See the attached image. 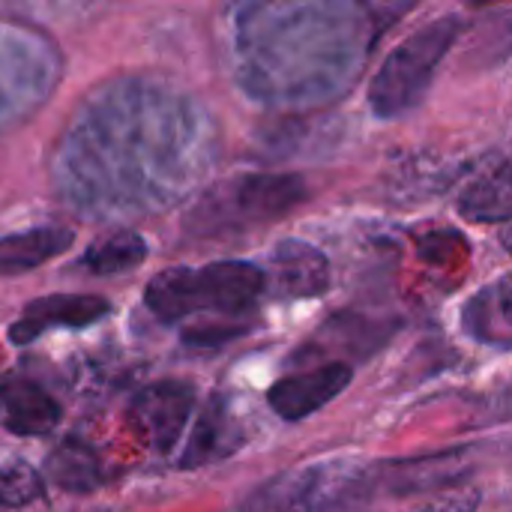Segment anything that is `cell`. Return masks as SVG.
<instances>
[{
	"label": "cell",
	"mask_w": 512,
	"mask_h": 512,
	"mask_svg": "<svg viewBox=\"0 0 512 512\" xmlns=\"http://www.w3.org/2000/svg\"><path fill=\"white\" fill-rule=\"evenodd\" d=\"M264 270L249 261H213L204 267H171L144 288L147 309L165 321H183L198 312L240 315L264 294Z\"/></svg>",
	"instance_id": "obj_1"
},
{
	"label": "cell",
	"mask_w": 512,
	"mask_h": 512,
	"mask_svg": "<svg viewBox=\"0 0 512 512\" xmlns=\"http://www.w3.org/2000/svg\"><path fill=\"white\" fill-rule=\"evenodd\" d=\"M375 489V468L354 456H336L288 468L255 489L237 512H351Z\"/></svg>",
	"instance_id": "obj_2"
},
{
	"label": "cell",
	"mask_w": 512,
	"mask_h": 512,
	"mask_svg": "<svg viewBox=\"0 0 512 512\" xmlns=\"http://www.w3.org/2000/svg\"><path fill=\"white\" fill-rule=\"evenodd\" d=\"M309 195L297 174H243L207 189L186 213L189 237H219L282 219Z\"/></svg>",
	"instance_id": "obj_3"
},
{
	"label": "cell",
	"mask_w": 512,
	"mask_h": 512,
	"mask_svg": "<svg viewBox=\"0 0 512 512\" xmlns=\"http://www.w3.org/2000/svg\"><path fill=\"white\" fill-rule=\"evenodd\" d=\"M462 30L465 21L459 15H447L429 21L405 42H399V48H393V54L381 63L378 75L372 78L369 87L372 114L381 120H399L408 111H414L435 78V69L450 54Z\"/></svg>",
	"instance_id": "obj_4"
},
{
	"label": "cell",
	"mask_w": 512,
	"mask_h": 512,
	"mask_svg": "<svg viewBox=\"0 0 512 512\" xmlns=\"http://www.w3.org/2000/svg\"><path fill=\"white\" fill-rule=\"evenodd\" d=\"M195 411V387L186 381H156L141 387L129 408V426L153 453H171Z\"/></svg>",
	"instance_id": "obj_5"
},
{
	"label": "cell",
	"mask_w": 512,
	"mask_h": 512,
	"mask_svg": "<svg viewBox=\"0 0 512 512\" xmlns=\"http://www.w3.org/2000/svg\"><path fill=\"white\" fill-rule=\"evenodd\" d=\"M246 444V426L231 402V396L225 393H213L201 411L198 420L186 438V447L177 459V465L183 471H195V468H210L228 456H234L240 447Z\"/></svg>",
	"instance_id": "obj_6"
},
{
	"label": "cell",
	"mask_w": 512,
	"mask_h": 512,
	"mask_svg": "<svg viewBox=\"0 0 512 512\" xmlns=\"http://www.w3.org/2000/svg\"><path fill=\"white\" fill-rule=\"evenodd\" d=\"M348 363H327L300 375H288L267 390V405L285 423H300L309 414L330 405L348 384H351Z\"/></svg>",
	"instance_id": "obj_7"
},
{
	"label": "cell",
	"mask_w": 512,
	"mask_h": 512,
	"mask_svg": "<svg viewBox=\"0 0 512 512\" xmlns=\"http://www.w3.org/2000/svg\"><path fill=\"white\" fill-rule=\"evenodd\" d=\"M111 312L105 297L96 294H48L30 300L21 318L9 327V339L15 345H27L48 330H81L102 321Z\"/></svg>",
	"instance_id": "obj_8"
},
{
	"label": "cell",
	"mask_w": 512,
	"mask_h": 512,
	"mask_svg": "<svg viewBox=\"0 0 512 512\" xmlns=\"http://www.w3.org/2000/svg\"><path fill=\"white\" fill-rule=\"evenodd\" d=\"M264 288L285 300H312L330 288V264L321 249L306 240H282L264 270Z\"/></svg>",
	"instance_id": "obj_9"
},
{
	"label": "cell",
	"mask_w": 512,
	"mask_h": 512,
	"mask_svg": "<svg viewBox=\"0 0 512 512\" xmlns=\"http://www.w3.org/2000/svg\"><path fill=\"white\" fill-rule=\"evenodd\" d=\"M0 405L3 426L18 438H42L60 423V405L54 402V396L27 378L6 381L0 390Z\"/></svg>",
	"instance_id": "obj_10"
},
{
	"label": "cell",
	"mask_w": 512,
	"mask_h": 512,
	"mask_svg": "<svg viewBox=\"0 0 512 512\" xmlns=\"http://www.w3.org/2000/svg\"><path fill=\"white\" fill-rule=\"evenodd\" d=\"M462 330L489 348L507 351L512 345V288L510 276L495 279L483 291H477L465 312H462Z\"/></svg>",
	"instance_id": "obj_11"
},
{
	"label": "cell",
	"mask_w": 512,
	"mask_h": 512,
	"mask_svg": "<svg viewBox=\"0 0 512 512\" xmlns=\"http://www.w3.org/2000/svg\"><path fill=\"white\" fill-rule=\"evenodd\" d=\"M45 477L60 492L90 495L105 483V462L99 450L81 438H66L45 459Z\"/></svg>",
	"instance_id": "obj_12"
},
{
	"label": "cell",
	"mask_w": 512,
	"mask_h": 512,
	"mask_svg": "<svg viewBox=\"0 0 512 512\" xmlns=\"http://www.w3.org/2000/svg\"><path fill=\"white\" fill-rule=\"evenodd\" d=\"M72 240L75 234L57 225L0 234V276H18V273L36 270L45 261L63 255L72 246Z\"/></svg>",
	"instance_id": "obj_13"
},
{
	"label": "cell",
	"mask_w": 512,
	"mask_h": 512,
	"mask_svg": "<svg viewBox=\"0 0 512 512\" xmlns=\"http://www.w3.org/2000/svg\"><path fill=\"white\" fill-rule=\"evenodd\" d=\"M459 210L474 222H507L512 216L510 168L498 165L477 177L459 198Z\"/></svg>",
	"instance_id": "obj_14"
},
{
	"label": "cell",
	"mask_w": 512,
	"mask_h": 512,
	"mask_svg": "<svg viewBox=\"0 0 512 512\" xmlns=\"http://www.w3.org/2000/svg\"><path fill=\"white\" fill-rule=\"evenodd\" d=\"M147 258V243L135 231H114L108 237H99L87 246L81 255L84 270L96 276H120L135 267H141Z\"/></svg>",
	"instance_id": "obj_15"
},
{
	"label": "cell",
	"mask_w": 512,
	"mask_h": 512,
	"mask_svg": "<svg viewBox=\"0 0 512 512\" xmlns=\"http://www.w3.org/2000/svg\"><path fill=\"white\" fill-rule=\"evenodd\" d=\"M45 492L42 477L24 462H0V512L21 510Z\"/></svg>",
	"instance_id": "obj_16"
},
{
	"label": "cell",
	"mask_w": 512,
	"mask_h": 512,
	"mask_svg": "<svg viewBox=\"0 0 512 512\" xmlns=\"http://www.w3.org/2000/svg\"><path fill=\"white\" fill-rule=\"evenodd\" d=\"M477 507H480V492L462 489V492L432 498V501H426V504H420V507L408 512H477Z\"/></svg>",
	"instance_id": "obj_17"
},
{
	"label": "cell",
	"mask_w": 512,
	"mask_h": 512,
	"mask_svg": "<svg viewBox=\"0 0 512 512\" xmlns=\"http://www.w3.org/2000/svg\"><path fill=\"white\" fill-rule=\"evenodd\" d=\"M243 327H204V330H189L186 333V345H195V348H213V345H222L234 336H240Z\"/></svg>",
	"instance_id": "obj_18"
},
{
	"label": "cell",
	"mask_w": 512,
	"mask_h": 512,
	"mask_svg": "<svg viewBox=\"0 0 512 512\" xmlns=\"http://www.w3.org/2000/svg\"><path fill=\"white\" fill-rule=\"evenodd\" d=\"M468 3H474V6H486V3H501V0H468Z\"/></svg>",
	"instance_id": "obj_19"
}]
</instances>
